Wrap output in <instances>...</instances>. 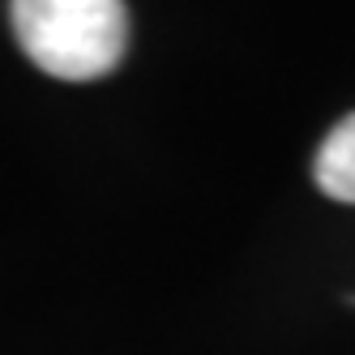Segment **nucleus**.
Returning <instances> with one entry per match:
<instances>
[{"instance_id":"f257e3e1","label":"nucleus","mask_w":355,"mask_h":355,"mask_svg":"<svg viewBox=\"0 0 355 355\" xmlns=\"http://www.w3.org/2000/svg\"><path fill=\"white\" fill-rule=\"evenodd\" d=\"M13 35L43 73L60 82H94L124 60V0H13Z\"/></svg>"},{"instance_id":"f03ea898","label":"nucleus","mask_w":355,"mask_h":355,"mask_svg":"<svg viewBox=\"0 0 355 355\" xmlns=\"http://www.w3.org/2000/svg\"><path fill=\"white\" fill-rule=\"evenodd\" d=\"M313 180L329 201L355 206V112L343 116L325 133L317 159H313Z\"/></svg>"}]
</instances>
